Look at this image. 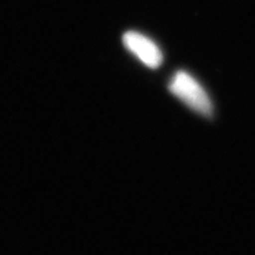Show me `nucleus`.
<instances>
[{
    "instance_id": "nucleus-1",
    "label": "nucleus",
    "mask_w": 255,
    "mask_h": 255,
    "mask_svg": "<svg viewBox=\"0 0 255 255\" xmlns=\"http://www.w3.org/2000/svg\"><path fill=\"white\" fill-rule=\"evenodd\" d=\"M169 90L195 113L206 117L213 115V104L208 94L189 73L184 71L175 73L169 83Z\"/></svg>"
},
{
    "instance_id": "nucleus-2",
    "label": "nucleus",
    "mask_w": 255,
    "mask_h": 255,
    "mask_svg": "<svg viewBox=\"0 0 255 255\" xmlns=\"http://www.w3.org/2000/svg\"><path fill=\"white\" fill-rule=\"evenodd\" d=\"M123 43L127 50L136 56L148 68H158L163 60L159 47L144 34L135 31L127 32L123 36Z\"/></svg>"
}]
</instances>
